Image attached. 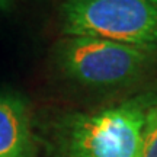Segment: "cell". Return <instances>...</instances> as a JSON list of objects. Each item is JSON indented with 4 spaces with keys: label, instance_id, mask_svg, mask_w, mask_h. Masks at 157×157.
Here are the masks:
<instances>
[{
    "label": "cell",
    "instance_id": "cell-1",
    "mask_svg": "<svg viewBox=\"0 0 157 157\" xmlns=\"http://www.w3.org/2000/svg\"><path fill=\"white\" fill-rule=\"evenodd\" d=\"M63 32L157 48V0H64Z\"/></svg>",
    "mask_w": 157,
    "mask_h": 157
},
{
    "label": "cell",
    "instance_id": "cell-2",
    "mask_svg": "<svg viewBox=\"0 0 157 157\" xmlns=\"http://www.w3.org/2000/svg\"><path fill=\"white\" fill-rule=\"evenodd\" d=\"M147 106L129 101L74 117L66 131L68 157H141Z\"/></svg>",
    "mask_w": 157,
    "mask_h": 157
},
{
    "label": "cell",
    "instance_id": "cell-3",
    "mask_svg": "<svg viewBox=\"0 0 157 157\" xmlns=\"http://www.w3.org/2000/svg\"><path fill=\"white\" fill-rule=\"evenodd\" d=\"M154 52L153 48L108 39L68 36L60 47L58 60L63 70L80 83L115 86L137 77Z\"/></svg>",
    "mask_w": 157,
    "mask_h": 157
},
{
    "label": "cell",
    "instance_id": "cell-4",
    "mask_svg": "<svg viewBox=\"0 0 157 157\" xmlns=\"http://www.w3.org/2000/svg\"><path fill=\"white\" fill-rule=\"evenodd\" d=\"M34 156L35 138L25 102L0 92V157Z\"/></svg>",
    "mask_w": 157,
    "mask_h": 157
},
{
    "label": "cell",
    "instance_id": "cell-5",
    "mask_svg": "<svg viewBox=\"0 0 157 157\" xmlns=\"http://www.w3.org/2000/svg\"><path fill=\"white\" fill-rule=\"evenodd\" d=\"M141 157H157V105H151L147 109Z\"/></svg>",
    "mask_w": 157,
    "mask_h": 157
},
{
    "label": "cell",
    "instance_id": "cell-6",
    "mask_svg": "<svg viewBox=\"0 0 157 157\" xmlns=\"http://www.w3.org/2000/svg\"><path fill=\"white\" fill-rule=\"evenodd\" d=\"M16 0H0V10H3L6 7H9L10 5H13Z\"/></svg>",
    "mask_w": 157,
    "mask_h": 157
}]
</instances>
